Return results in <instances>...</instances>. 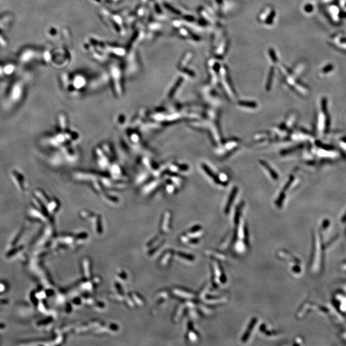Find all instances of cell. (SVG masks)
<instances>
[{
  "label": "cell",
  "instance_id": "obj_4",
  "mask_svg": "<svg viewBox=\"0 0 346 346\" xmlns=\"http://www.w3.org/2000/svg\"><path fill=\"white\" fill-rule=\"evenodd\" d=\"M239 105L240 106L249 107V108H255L256 106V104L254 102H249V101H240L239 102Z\"/></svg>",
  "mask_w": 346,
  "mask_h": 346
},
{
  "label": "cell",
  "instance_id": "obj_9",
  "mask_svg": "<svg viewBox=\"0 0 346 346\" xmlns=\"http://www.w3.org/2000/svg\"><path fill=\"white\" fill-rule=\"evenodd\" d=\"M217 1L219 3H221V1H222V0H217Z\"/></svg>",
  "mask_w": 346,
  "mask_h": 346
},
{
  "label": "cell",
  "instance_id": "obj_6",
  "mask_svg": "<svg viewBox=\"0 0 346 346\" xmlns=\"http://www.w3.org/2000/svg\"><path fill=\"white\" fill-rule=\"evenodd\" d=\"M274 15H275V14H274V12H271V14L269 16V18L267 19V24H271V23L273 22V20L274 19Z\"/></svg>",
  "mask_w": 346,
  "mask_h": 346
},
{
  "label": "cell",
  "instance_id": "obj_1",
  "mask_svg": "<svg viewBox=\"0 0 346 346\" xmlns=\"http://www.w3.org/2000/svg\"><path fill=\"white\" fill-rule=\"evenodd\" d=\"M203 166V169L205 170V172H206V173H207V174H208V175H209L210 177H211V178H212V179H213L214 181H215L216 183H219V184H221V185H224V183H223L222 182H221V181H220V180L218 178H217V176L216 175H215V176L214 175V174L212 173V171L211 170H210V169L208 168V166H206V165H205V164H203V166Z\"/></svg>",
  "mask_w": 346,
  "mask_h": 346
},
{
  "label": "cell",
  "instance_id": "obj_5",
  "mask_svg": "<svg viewBox=\"0 0 346 346\" xmlns=\"http://www.w3.org/2000/svg\"><path fill=\"white\" fill-rule=\"evenodd\" d=\"M269 55L271 57V58H272L273 61L274 62H276L278 61V58H276V56L275 55V53L273 50V49H270L269 51Z\"/></svg>",
  "mask_w": 346,
  "mask_h": 346
},
{
  "label": "cell",
  "instance_id": "obj_2",
  "mask_svg": "<svg viewBox=\"0 0 346 346\" xmlns=\"http://www.w3.org/2000/svg\"><path fill=\"white\" fill-rule=\"evenodd\" d=\"M260 163H261V164H262L263 166L266 169L269 171V173L270 174V175L273 176V178H274V180L278 179V174L276 173L275 171H274L273 169L270 168V166L268 165V164L265 163L264 161H260Z\"/></svg>",
  "mask_w": 346,
  "mask_h": 346
},
{
  "label": "cell",
  "instance_id": "obj_8",
  "mask_svg": "<svg viewBox=\"0 0 346 346\" xmlns=\"http://www.w3.org/2000/svg\"><path fill=\"white\" fill-rule=\"evenodd\" d=\"M312 10H313V7L311 5H308L305 6V10L306 12H311Z\"/></svg>",
  "mask_w": 346,
  "mask_h": 346
},
{
  "label": "cell",
  "instance_id": "obj_7",
  "mask_svg": "<svg viewBox=\"0 0 346 346\" xmlns=\"http://www.w3.org/2000/svg\"><path fill=\"white\" fill-rule=\"evenodd\" d=\"M332 68H333V66H331V65H329V66H326L325 67V68L324 69L323 71H324V72H327V71H328V72H329L330 71H331V69H332Z\"/></svg>",
  "mask_w": 346,
  "mask_h": 346
},
{
  "label": "cell",
  "instance_id": "obj_3",
  "mask_svg": "<svg viewBox=\"0 0 346 346\" xmlns=\"http://www.w3.org/2000/svg\"><path fill=\"white\" fill-rule=\"evenodd\" d=\"M273 75H274V69L271 68L270 72H269V76H268V80H267V85H266V88H267V91H269L270 88L271 83H272V81H273Z\"/></svg>",
  "mask_w": 346,
  "mask_h": 346
}]
</instances>
